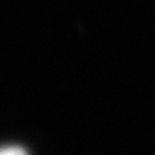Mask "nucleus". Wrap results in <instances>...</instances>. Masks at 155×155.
Masks as SVG:
<instances>
[{
  "instance_id": "obj_1",
  "label": "nucleus",
  "mask_w": 155,
  "mask_h": 155,
  "mask_svg": "<svg viewBox=\"0 0 155 155\" xmlns=\"http://www.w3.org/2000/svg\"><path fill=\"white\" fill-rule=\"evenodd\" d=\"M0 155H28L26 151L22 148H16V147H9V148H2Z\"/></svg>"
}]
</instances>
